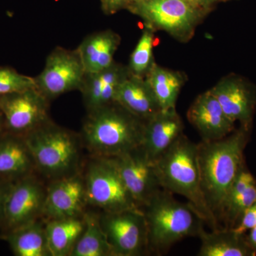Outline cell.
<instances>
[{
	"instance_id": "obj_1",
	"label": "cell",
	"mask_w": 256,
	"mask_h": 256,
	"mask_svg": "<svg viewBox=\"0 0 256 256\" xmlns=\"http://www.w3.org/2000/svg\"><path fill=\"white\" fill-rule=\"evenodd\" d=\"M250 130L240 126L222 139L197 144L202 192L217 220L229 188L245 164L244 152Z\"/></svg>"
},
{
	"instance_id": "obj_2",
	"label": "cell",
	"mask_w": 256,
	"mask_h": 256,
	"mask_svg": "<svg viewBox=\"0 0 256 256\" xmlns=\"http://www.w3.org/2000/svg\"><path fill=\"white\" fill-rule=\"evenodd\" d=\"M146 124L114 102L88 112L82 139L92 156L114 158L142 146Z\"/></svg>"
},
{
	"instance_id": "obj_3",
	"label": "cell",
	"mask_w": 256,
	"mask_h": 256,
	"mask_svg": "<svg viewBox=\"0 0 256 256\" xmlns=\"http://www.w3.org/2000/svg\"><path fill=\"white\" fill-rule=\"evenodd\" d=\"M154 164L162 188L185 197L210 228L218 229V220L202 192L197 144L181 134Z\"/></svg>"
},
{
	"instance_id": "obj_4",
	"label": "cell",
	"mask_w": 256,
	"mask_h": 256,
	"mask_svg": "<svg viewBox=\"0 0 256 256\" xmlns=\"http://www.w3.org/2000/svg\"><path fill=\"white\" fill-rule=\"evenodd\" d=\"M148 232L149 252H165L186 237L198 236L204 220L190 202L175 200L172 193L162 188L142 208Z\"/></svg>"
},
{
	"instance_id": "obj_5",
	"label": "cell",
	"mask_w": 256,
	"mask_h": 256,
	"mask_svg": "<svg viewBox=\"0 0 256 256\" xmlns=\"http://www.w3.org/2000/svg\"><path fill=\"white\" fill-rule=\"evenodd\" d=\"M36 170L50 181L78 172L80 139L52 120L24 136Z\"/></svg>"
},
{
	"instance_id": "obj_6",
	"label": "cell",
	"mask_w": 256,
	"mask_h": 256,
	"mask_svg": "<svg viewBox=\"0 0 256 256\" xmlns=\"http://www.w3.org/2000/svg\"><path fill=\"white\" fill-rule=\"evenodd\" d=\"M128 10L139 16L144 26L166 32L182 43L193 38L197 26L212 11L192 0H139Z\"/></svg>"
},
{
	"instance_id": "obj_7",
	"label": "cell",
	"mask_w": 256,
	"mask_h": 256,
	"mask_svg": "<svg viewBox=\"0 0 256 256\" xmlns=\"http://www.w3.org/2000/svg\"><path fill=\"white\" fill-rule=\"evenodd\" d=\"M84 180L86 204L102 212L140 208L110 158L94 156Z\"/></svg>"
},
{
	"instance_id": "obj_8",
	"label": "cell",
	"mask_w": 256,
	"mask_h": 256,
	"mask_svg": "<svg viewBox=\"0 0 256 256\" xmlns=\"http://www.w3.org/2000/svg\"><path fill=\"white\" fill-rule=\"evenodd\" d=\"M99 220L114 256L149 254L146 217L140 208L102 212Z\"/></svg>"
},
{
	"instance_id": "obj_9",
	"label": "cell",
	"mask_w": 256,
	"mask_h": 256,
	"mask_svg": "<svg viewBox=\"0 0 256 256\" xmlns=\"http://www.w3.org/2000/svg\"><path fill=\"white\" fill-rule=\"evenodd\" d=\"M86 74L78 48L57 46L46 57L43 70L34 77L35 87L50 101L72 90H80Z\"/></svg>"
},
{
	"instance_id": "obj_10",
	"label": "cell",
	"mask_w": 256,
	"mask_h": 256,
	"mask_svg": "<svg viewBox=\"0 0 256 256\" xmlns=\"http://www.w3.org/2000/svg\"><path fill=\"white\" fill-rule=\"evenodd\" d=\"M50 102L36 87L0 96L6 132L24 136L48 122Z\"/></svg>"
},
{
	"instance_id": "obj_11",
	"label": "cell",
	"mask_w": 256,
	"mask_h": 256,
	"mask_svg": "<svg viewBox=\"0 0 256 256\" xmlns=\"http://www.w3.org/2000/svg\"><path fill=\"white\" fill-rule=\"evenodd\" d=\"M110 159L140 210L162 188L142 146Z\"/></svg>"
},
{
	"instance_id": "obj_12",
	"label": "cell",
	"mask_w": 256,
	"mask_h": 256,
	"mask_svg": "<svg viewBox=\"0 0 256 256\" xmlns=\"http://www.w3.org/2000/svg\"><path fill=\"white\" fill-rule=\"evenodd\" d=\"M46 192V188L34 174L11 184L3 220L8 232L42 218Z\"/></svg>"
},
{
	"instance_id": "obj_13",
	"label": "cell",
	"mask_w": 256,
	"mask_h": 256,
	"mask_svg": "<svg viewBox=\"0 0 256 256\" xmlns=\"http://www.w3.org/2000/svg\"><path fill=\"white\" fill-rule=\"evenodd\" d=\"M232 122L252 129L256 110V86L245 77L230 74L210 89Z\"/></svg>"
},
{
	"instance_id": "obj_14",
	"label": "cell",
	"mask_w": 256,
	"mask_h": 256,
	"mask_svg": "<svg viewBox=\"0 0 256 256\" xmlns=\"http://www.w3.org/2000/svg\"><path fill=\"white\" fill-rule=\"evenodd\" d=\"M86 204L85 180L79 172L53 180L46 188L42 218L48 222L82 217Z\"/></svg>"
},
{
	"instance_id": "obj_15",
	"label": "cell",
	"mask_w": 256,
	"mask_h": 256,
	"mask_svg": "<svg viewBox=\"0 0 256 256\" xmlns=\"http://www.w3.org/2000/svg\"><path fill=\"white\" fill-rule=\"evenodd\" d=\"M188 119L205 142L222 139L235 130L236 124L227 117L210 90L195 99L188 111Z\"/></svg>"
},
{
	"instance_id": "obj_16",
	"label": "cell",
	"mask_w": 256,
	"mask_h": 256,
	"mask_svg": "<svg viewBox=\"0 0 256 256\" xmlns=\"http://www.w3.org/2000/svg\"><path fill=\"white\" fill-rule=\"evenodd\" d=\"M129 75L128 66L116 62L101 72L86 74L80 92L87 112L114 102L118 89Z\"/></svg>"
},
{
	"instance_id": "obj_17",
	"label": "cell",
	"mask_w": 256,
	"mask_h": 256,
	"mask_svg": "<svg viewBox=\"0 0 256 256\" xmlns=\"http://www.w3.org/2000/svg\"><path fill=\"white\" fill-rule=\"evenodd\" d=\"M184 122L176 108L161 110L146 122L142 146L154 163L183 134Z\"/></svg>"
},
{
	"instance_id": "obj_18",
	"label": "cell",
	"mask_w": 256,
	"mask_h": 256,
	"mask_svg": "<svg viewBox=\"0 0 256 256\" xmlns=\"http://www.w3.org/2000/svg\"><path fill=\"white\" fill-rule=\"evenodd\" d=\"M34 161L24 136L9 132L0 137V178L14 182L33 174Z\"/></svg>"
},
{
	"instance_id": "obj_19",
	"label": "cell",
	"mask_w": 256,
	"mask_h": 256,
	"mask_svg": "<svg viewBox=\"0 0 256 256\" xmlns=\"http://www.w3.org/2000/svg\"><path fill=\"white\" fill-rule=\"evenodd\" d=\"M256 202V180L244 164L229 188L218 220H223L225 228H234L244 212Z\"/></svg>"
},
{
	"instance_id": "obj_20",
	"label": "cell",
	"mask_w": 256,
	"mask_h": 256,
	"mask_svg": "<svg viewBox=\"0 0 256 256\" xmlns=\"http://www.w3.org/2000/svg\"><path fill=\"white\" fill-rule=\"evenodd\" d=\"M114 102L144 122L162 110L146 78L130 74L120 86Z\"/></svg>"
},
{
	"instance_id": "obj_21",
	"label": "cell",
	"mask_w": 256,
	"mask_h": 256,
	"mask_svg": "<svg viewBox=\"0 0 256 256\" xmlns=\"http://www.w3.org/2000/svg\"><path fill=\"white\" fill-rule=\"evenodd\" d=\"M120 42L118 34L110 30L94 32L86 37L77 48L86 73H96L110 67Z\"/></svg>"
},
{
	"instance_id": "obj_22",
	"label": "cell",
	"mask_w": 256,
	"mask_h": 256,
	"mask_svg": "<svg viewBox=\"0 0 256 256\" xmlns=\"http://www.w3.org/2000/svg\"><path fill=\"white\" fill-rule=\"evenodd\" d=\"M198 237L202 242L200 256H256V250L250 246L246 236L234 228H218L210 233L204 229Z\"/></svg>"
},
{
	"instance_id": "obj_23",
	"label": "cell",
	"mask_w": 256,
	"mask_h": 256,
	"mask_svg": "<svg viewBox=\"0 0 256 256\" xmlns=\"http://www.w3.org/2000/svg\"><path fill=\"white\" fill-rule=\"evenodd\" d=\"M6 240L16 256H50L46 236V222H34L9 230Z\"/></svg>"
},
{
	"instance_id": "obj_24",
	"label": "cell",
	"mask_w": 256,
	"mask_h": 256,
	"mask_svg": "<svg viewBox=\"0 0 256 256\" xmlns=\"http://www.w3.org/2000/svg\"><path fill=\"white\" fill-rule=\"evenodd\" d=\"M144 78L154 92L162 110L176 108L178 96L186 80L185 74L156 63Z\"/></svg>"
},
{
	"instance_id": "obj_25",
	"label": "cell",
	"mask_w": 256,
	"mask_h": 256,
	"mask_svg": "<svg viewBox=\"0 0 256 256\" xmlns=\"http://www.w3.org/2000/svg\"><path fill=\"white\" fill-rule=\"evenodd\" d=\"M84 228V217L46 222L50 256H70Z\"/></svg>"
},
{
	"instance_id": "obj_26",
	"label": "cell",
	"mask_w": 256,
	"mask_h": 256,
	"mask_svg": "<svg viewBox=\"0 0 256 256\" xmlns=\"http://www.w3.org/2000/svg\"><path fill=\"white\" fill-rule=\"evenodd\" d=\"M84 228L70 256H114L99 215L84 213Z\"/></svg>"
},
{
	"instance_id": "obj_27",
	"label": "cell",
	"mask_w": 256,
	"mask_h": 256,
	"mask_svg": "<svg viewBox=\"0 0 256 256\" xmlns=\"http://www.w3.org/2000/svg\"><path fill=\"white\" fill-rule=\"evenodd\" d=\"M154 43V30L144 26L142 35L130 57L128 68L130 75L144 78L150 72L156 64L153 55Z\"/></svg>"
},
{
	"instance_id": "obj_28",
	"label": "cell",
	"mask_w": 256,
	"mask_h": 256,
	"mask_svg": "<svg viewBox=\"0 0 256 256\" xmlns=\"http://www.w3.org/2000/svg\"><path fill=\"white\" fill-rule=\"evenodd\" d=\"M34 87V77L20 74L11 67H0V96Z\"/></svg>"
},
{
	"instance_id": "obj_29",
	"label": "cell",
	"mask_w": 256,
	"mask_h": 256,
	"mask_svg": "<svg viewBox=\"0 0 256 256\" xmlns=\"http://www.w3.org/2000/svg\"><path fill=\"white\" fill-rule=\"evenodd\" d=\"M138 1L139 0H100V2L104 14L112 15L121 10H128Z\"/></svg>"
},
{
	"instance_id": "obj_30",
	"label": "cell",
	"mask_w": 256,
	"mask_h": 256,
	"mask_svg": "<svg viewBox=\"0 0 256 256\" xmlns=\"http://www.w3.org/2000/svg\"><path fill=\"white\" fill-rule=\"evenodd\" d=\"M256 226V202L249 207L242 214L240 222L234 229L238 233L244 234L247 230Z\"/></svg>"
},
{
	"instance_id": "obj_31",
	"label": "cell",
	"mask_w": 256,
	"mask_h": 256,
	"mask_svg": "<svg viewBox=\"0 0 256 256\" xmlns=\"http://www.w3.org/2000/svg\"><path fill=\"white\" fill-rule=\"evenodd\" d=\"M11 182L0 178V224H3L4 220V210L6 195L9 192Z\"/></svg>"
},
{
	"instance_id": "obj_32",
	"label": "cell",
	"mask_w": 256,
	"mask_h": 256,
	"mask_svg": "<svg viewBox=\"0 0 256 256\" xmlns=\"http://www.w3.org/2000/svg\"><path fill=\"white\" fill-rule=\"evenodd\" d=\"M192 1L202 8L212 10L218 3L226 2L233 1V0H192Z\"/></svg>"
},
{
	"instance_id": "obj_33",
	"label": "cell",
	"mask_w": 256,
	"mask_h": 256,
	"mask_svg": "<svg viewBox=\"0 0 256 256\" xmlns=\"http://www.w3.org/2000/svg\"><path fill=\"white\" fill-rule=\"evenodd\" d=\"M248 235L247 236L246 240L250 246L256 252V226L250 229Z\"/></svg>"
},
{
	"instance_id": "obj_34",
	"label": "cell",
	"mask_w": 256,
	"mask_h": 256,
	"mask_svg": "<svg viewBox=\"0 0 256 256\" xmlns=\"http://www.w3.org/2000/svg\"><path fill=\"white\" fill-rule=\"evenodd\" d=\"M6 132V127H5V124L4 118H3L2 114L0 112V137Z\"/></svg>"
}]
</instances>
